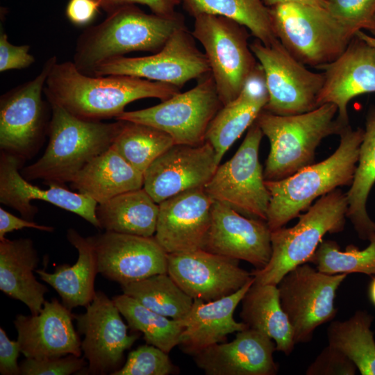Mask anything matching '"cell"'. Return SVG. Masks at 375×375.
<instances>
[{
  "label": "cell",
  "mask_w": 375,
  "mask_h": 375,
  "mask_svg": "<svg viewBox=\"0 0 375 375\" xmlns=\"http://www.w3.org/2000/svg\"><path fill=\"white\" fill-rule=\"evenodd\" d=\"M87 365L84 356L69 354L43 359L26 358L19 367L22 375H70L83 372Z\"/></svg>",
  "instance_id": "cell-41"
},
{
  "label": "cell",
  "mask_w": 375,
  "mask_h": 375,
  "mask_svg": "<svg viewBox=\"0 0 375 375\" xmlns=\"http://www.w3.org/2000/svg\"><path fill=\"white\" fill-rule=\"evenodd\" d=\"M267 7H272L279 4L296 3L307 6L322 7L326 8L327 0H262Z\"/></svg>",
  "instance_id": "cell-49"
},
{
  "label": "cell",
  "mask_w": 375,
  "mask_h": 375,
  "mask_svg": "<svg viewBox=\"0 0 375 375\" xmlns=\"http://www.w3.org/2000/svg\"><path fill=\"white\" fill-rule=\"evenodd\" d=\"M213 201L202 187L185 191L158 203L154 238L167 253L203 249Z\"/></svg>",
  "instance_id": "cell-20"
},
{
  "label": "cell",
  "mask_w": 375,
  "mask_h": 375,
  "mask_svg": "<svg viewBox=\"0 0 375 375\" xmlns=\"http://www.w3.org/2000/svg\"><path fill=\"white\" fill-rule=\"evenodd\" d=\"M174 144L172 138L160 129L124 121L111 146L130 165L144 174L158 157Z\"/></svg>",
  "instance_id": "cell-36"
},
{
  "label": "cell",
  "mask_w": 375,
  "mask_h": 375,
  "mask_svg": "<svg viewBox=\"0 0 375 375\" xmlns=\"http://www.w3.org/2000/svg\"><path fill=\"white\" fill-rule=\"evenodd\" d=\"M337 115L336 106L329 103L292 115H275L263 109L255 122L270 144L263 171L265 180H281L312 165L322 140L340 135L346 127L338 120Z\"/></svg>",
  "instance_id": "cell-5"
},
{
  "label": "cell",
  "mask_w": 375,
  "mask_h": 375,
  "mask_svg": "<svg viewBox=\"0 0 375 375\" xmlns=\"http://www.w3.org/2000/svg\"><path fill=\"white\" fill-rule=\"evenodd\" d=\"M180 2L193 17L209 14L239 22L265 45L278 40L273 29L269 8L262 0H180Z\"/></svg>",
  "instance_id": "cell-32"
},
{
  "label": "cell",
  "mask_w": 375,
  "mask_h": 375,
  "mask_svg": "<svg viewBox=\"0 0 375 375\" xmlns=\"http://www.w3.org/2000/svg\"><path fill=\"white\" fill-rule=\"evenodd\" d=\"M275 351L272 339L247 328L237 332L233 341L215 344L192 356L207 375H275Z\"/></svg>",
  "instance_id": "cell-24"
},
{
  "label": "cell",
  "mask_w": 375,
  "mask_h": 375,
  "mask_svg": "<svg viewBox=\"0 0 375 375\" xmlns=\"http://www.w3.org/2000/svg\"><path fill=\"white\" fill-rule=\"evenodd\" d=\"M347 276L327 274L304 263L279 281L281 305L292 327L296 344L310 342L318 326L335 317L336 292Z\"/></svg>",
  "instance_id": "cell-11"
},
{
  "label": "cell",
  "mask_w": 375,
  "mask_h": 375,
  "mask_svg": "<svg viewBox=\"0 0 375 375\" xmlns=\"http://www.w3.org/2000/svg\"><path fill=\"white\" fill-rule=\"evenodd\" d=\"M368 297L373 304L375 306V276H373L368 288Z\"/></svg>",
  "instance_id": "cell-51"
},
{
  "label": "cell",
  "mask_w": 375,
  "mask_h": 375,
  "mask_svg": "<svg viewBox=\"0 0 375 375\" xmlns=\"http://www.w3.org/2000/svg\"><path fill=\"white\" fill-rule=\"evenodd\" d=\"M239 94L266 106L269 100V92L265 72L259 62L247 77Z\"/></svg>",
  "instance_id": "cell-45"
},
{
  "label": "cell",
  "mask_w": 375,
  "mask_h": 375,
  "mask_svg": "<svg viewBox=\"0 0 375 375\" xmlns=\"http://www.w3.org/2000/svg\"><path fill=\"white\" fill-rule=\"evenodd\" d=\"M347 208L346 193L337 188L300 214L294 226L272 231L270 260L251 272L254 283L278 285L291 269L309 262L325 234L344 230Z\"/></svg>",
  "instance_id": "cell-6"
},
{
  "label": "cell",
  "mask_w": 375,
  "mask_h": 375,
  "mask_svg": "<svg viewBox=\"0 0 375 375\" xmlns=\"http://www.w3.org/2000/svg\"><path fill=\"white\" fill-rule=\"evenodd\" d=\"M49 103L51 115L47 147L41 158L22 170V175L28 181L41 179L48 185L64 186L90 160L110 148L124 121L86 120L58 104Z\"/></svg>",
  "instance_id": "cell-3"
},
{
  "label": "cell",
  "mask_w": 375,
  "mask_h": 375,
  "mask_svg": "<svg viewBox=\"0 0 375 375\" xmlns=\"http://www.w3.org/2000/svg\"><path fill=\"white\" fill-rule=\"evenodd\" d=\"M31 228L43 231L52 232V226L40 225L33 221L19 218L0 208V240L5 238V235L15 230Z\"/></svg>",
  "instance_id": "cell-48"
},
{
  "label": "cell",
  "mask_w": 375,
  "mask_h": 375,
  "mask_svg": "<svg viewBox=\"0 0 375 375\" xmlns=\"http://www.w3.org/2000/svg\"><path fill=\"white\" fill-rule=\"evenodd\" d=\"M128 326L144 335L147 344L153 345L169 353L179 344L185 324L145 307L134 298L123 294L112 299Z\"/></svg>",
  "instance_id": "cell-35"
},
{
  "label": "cell",
  "mask_w": 375,
  "mask_h": 375,
  "mask_svg": "<svg viewBox=\"0 0 375 375\" xmlns=\"http://www.w3.org/2000/svg\"><path fill=\"white\" fill-rule=\"evenodd\" d=\"M186 26L184 17L148 14L136 5L117 8L100 24L85 29L76 40L72 62L92 75L101 62L133 51H159L171 36Z\"/></svg>",
  "instance_id": "cell-2"
},
{
  "label": "cell",
  "mask_w": 375,
  "mask_h": 375,
  "mask_svg": "<svg viewBox=\"0 0 375 375\" xmlns=\"http://www.w3.org/2000/svg\"><path fill=\"white\" fill-rule=\"evenodd\" d=\"M56 56L49 58L34 78L12 89L0 99L1 151L23 162L38 150L49 120L42 99L45 82Z\"/></svg>",
  "instance_id": "cell-13"
},
{
  "label": "cell",
  "mask_w": 375,
  "mask_h": 375,
  "mask_svg": "<svg viewBox=\"0 0 375 375\" xmlns=\"http://www.w3.org/2000/svg\"><path fill=\"white\" fill-rule=\"evenodd\" d=\"M274 31L303 64L317 67L337 58L356 33L325 8L284 3L269 7Z\"/></svg>",
  "instance_id": "cell-7"
},
{
  "label": "cell",
  "mask_w": 375,
  "mask_h": 375,
  "mask_svg": "<svg viewBox=\"0 0 375 375\" xmlns=\"http://www.w3.org/2000/svg\"><path fill=\"white\" fill-rule=\"evenodd\" d=\"M210 72L205 53L198 49L192 33L185 26L177 30L159 51L104 61L94 68L92 75L133 76L180 88Z\"/></svg>",
  "instance_id": "cell-14"
},
{
  "label": "cell",
  "mask_w": 375,
  "mask_h": 375,
  "mask_svg": "<svg viewBox=\"0 0 375 375\" xmlns=\"http://www.w3.org/2000/svg\"><path fill=\"white\" fill-rule=\"evenodd\" d=\"M121 288L124 294L145 307L175 320L183 321L194 302L167 273L155 274Z\"/></svg>",
  "instance_id": "cell-34"
},
{
  "label": "cell",
  "mask_w": 375,
  "mask_h": 375,
  "mask_svg": "<svg viewBox=\"0 0 375 375\" xmlns=\"http://www.w3.org/2000/svg\"><path fill=\"white\" fill-rule=\"evenodd\" d=\"M241 302L242 322L272 339L276 351L288 356L296 344L292 327L281 305L277 285L253 282Z\"/></svg>",
  "instance_id": "cell-29"
},
{
  "label": "cell",
  "mask_w": 375,
  "mask_h": 375,
  "mask_svg": "<svg viewBox=\"0 0 375 375\" xmlns=\"http://www.w3.org/2000/svg\"><path fill=\"white\" fill-rule=\"evenodd\" d=\"M223 104L211 73L197 85L156 106L124 111L115 118L144 124L169 134L176 144L199 145L206 141L208 126Z\"/></svg>",
  "instance_id": "cell-9"
},
{
  "label": "cell",
  "mask_w": 375,
  "mask_h": 375,
  "mask_svg": "<svg viewBox=\"0 0 375 375\" xmlns=\"http://www.w3.org/2000/svg\"><path fill=\"white\" fill-rule=\"evenodd\" d=\"M100 8L97 0H69L65 12L73 24L85 26L93 20Z\"/></svg>",
  "instance_id": "cell-47"
},
{
  "label": "cell",
  "mask_w": 375,
  "mask_h": 375,
  "mask_svg": "<svg viewBox=\"0 0 375 375\" xmlns=\"http://www.w3.org/2000/svg\"><path fill=\"white\" fill-rule=\"evenodd\" d=\"M178 92L179 88L174 85L133 76L85 74L72 61H56L44 88L49 103L90 121L115 119L136 100L156 98L164 101Z\"/></svg>",
  "instance_id": "cell-1"
},
{
  "label": "cell",
  "mask_w": 375,
  "mask_h": 375,
  "mask_svg": "<svg viewBox=\"0 0 375 375\" xmlns=\"http://www.w3.org/2000/svg\"><path fill=\"white\" fill-rule=\"evenodd\" d=\"M158 212L159 204L143 188L118 194L96 208L101 228L143 237L155 235Z\"/></svg>",
  "instance_id": "cell-30"
},
{
  "label": "cell",
  "mask_w": 375,
  "mask_h": 375,
  "mask_svg": "<svg viewBox=\"0 0 375 375\" xmlns=\"http://www.w3.org/2000/svg\"><path fill=\"white\" fill-rule=\"evenodd\" d=\"M67 238L78 252L76 262L73 265H58L53 273L43 269L35 272L40 279L48 283L58 293L62 303L68 309L87 306L96 295L94 279L99 273L94 248L89 237L84 238L76 230H67Z\"/></svg>",
  "instance_id": "cell-27"
},
{
  "label": "cell",
  "mask_w": 375,
  "mask_h": 375,
  "mask_svg": "<svg viewBox=\"0 0 375 375\" xmlns=\"http://www.w3.org/2000/svg\"><path fill=\"white\" fill-rule=\"evenodd\" d=\"M253 282L254 278L234 293L217 300L194 299L190 312L183 321L185 328L178 344L181 350L194 356L224 342L228 335L248 328L242 322H236L233 313Z\"/></svg>",
  "instance_id": "cell-25"
},
{
  "label": "cell",
  "mask_w": 375,
  "mask_h": 375,
  "mask_svg": "<svg viewBox=\"0 0 375 375\" xmlns=\"http://www.w3.org/2000/svg\"><path fill=\"white\" fill-rule=\"evenodd\" d=\"M176 369L167 353L146 344L131 351L125 364L111 375H169Z\"/></svg>",
  "instance_id": "cell-39"
},
{
  "label": "cell",
  "mask_w": 375,
  "mask_h": 375,
  "mask_svg": "<svg viewBox=\"0 0 375 375\" xmlns=\"http://www.w3.org/2000/svg\"><path fill=\"white\" fill-rule=\"evenodd\" d=\"M71 184L73 189L101 203L118 194L143 188L144 174L110 146L85 165Z\"/></svg>",
  "instance_id": "cell-28"
},
{
  "label": "cell",
  "mask_w": 375,
  "mask_h": 375,
  "mask_svg": "<svg viewBox=\"0 0 375 375\" xmlns=\"http://www.w3.org/2000/svg\"><path fill=\"white\" fill-rule=\"evenodd\" d=\"M271 232L267 221L244 217L229 206L214 201L203 249L261 269L271 258Z\"/></svg>",
  "instance_id": "cell-19"
},
{
  "label": "cell",
  "mask_w": 375,
  "mask_h": 375,
  "mask_svg": "<svg viewBox=\"0 0 375 375\" xmlns=\"http://www.w3.org/2000/svg\"><path fill=\"white\" fill-rule=\"evenodd\" d=\"M194 18L192 35L204 49L224 106L238 97L247 77L258 64L248 42L249 30L224 16L202 14Z\"/></svg>",
  "instance_id": "cell-8"
},
{
  "label": "cell",
  "mask_w": 375,
  "mask_h": 375,
  "mask_svg": "<svg viewBox=\"0 0 375 375\" xmlns=\"http://www.w3.org/2000/svg\"><path fill=\"white\" fill-rule=\"evenodd\" d=\"M72 310L56 298L45 301L39 314H19L13 321L21 353L43 359L73 354L81 356V342L75 331Z\"/></svg>",
  "instance_id": "cell-23"
},
{
  "label": "cell",
  "mask_w": 375,
  "mask_h": 375,
  "mask_svg": "<svg viewBox=\"0 0 375 375\" xmlns=\"http://www.w3.org/2000/svg\"><path fill=\"white\" fill-rule=\"evenodd\" d=\"M373 319L367 311L357 310L347 320L332 322L327 329L328 344L344 353L362 375H375Z\"/></svg>",
  "instance_id": "cell-33"
},
{
  "label": "cell",
  "mask_w": 375,
  "mask_h": 375,
  "mask_svg": "<svg viewBox=\"0 0 375 375\" xmlns=\"http://www.w3.org/2000/svg\"><path fill=\"white\" fill-rule=\"evenodd\" d=\"M356 35L366 42L369 45L375 47V35H369L362 30L358 31Z\"/></svg>",
  "instance_id": "cell-50"
},
{
  "label": "cell",
  "mask_w": 375,
  "mask_h": 375,
  "mask_svg": "<svg viewBox=\"0 0 375 375\" xmlns=\"http://www.w3.org/2000/svg\"><path fill=\"white\" fill-rule=\"evenodd\" d=\"M30 46L14 45L9 42L7 34L0 33V72L26 68L35 62V58L28 53Z\"/></svg>",
  "instance_id": "cell-43"
},
{
  "label": "cell",
  "mask_w": 375,
  "mask_h": 375,
  "mask_svg": "<svg viewBox=\"0 0 375 375\" xmlns=\"http://www.w3.org/2000/svg\"><path fill=\"white\" fill-rule=\"evenodd\" d=\"M355 364L341 351L328 345L306 371L307 375H355Z\"/></svg>",
  "instance_id": "cell-42"
},
{
  "label": "cell",
  "mask_w": 375,
  "mask_h": 375,
  "mask_svg": "<svg viewBox=\"0 0 375 375\" xmlns=\"http://www.w3.org/2000/svg\"><path fill=\"white\" fill-rule=\"evenodd\" d=\"M316 69L324 75L317 107L335 105L338 120L344 126L349 125V102L360 94L375 92V47L356 35L337 58Z\"/></svg>",
  "instance_id": "cell-21"
},
{
  "label": "cell",
  "mask_w": 375,
  "mask_h": 375,
  "mask_svg": "<svg viewBox=\"0 0 375 375\" xmlns=\"http://www.w3.org/2000/svg\"><path fill=\"white\" fill-rule=\"evenodd\" d=\"M21 352L18 341L10 340L2 327L0 328V373L2 375H19L17 363Z\"/></svg>",
  "instance_id": "cell-46"
},
{
  "label": "cell",
  "mask_w": 375,
  "mask_h": 375,
  "mask_svg": "<svg viewBox=\"0 0 375 375\" xmlns=\"http://www.w3.org/2000/svg\"><path fill=\"white\" fill-rule=\"evenodd\" d=\"M375 183V107L366 116L365 129L360 146L352 183L346 193L347 218L352 223L360 239L369 240L375 234V223L367 212V201Z\"/></svg>",
  "instance_id": "cell-31"
},
{
  "label": "cell",
  "mask_w": 375,
  "mask_h": 375,
  "mask_svg": "<svg viewBox=\"0 0 375 375\" xmlns=\"http://www.w3.org/2000/svg\"><path fill=\"white\" fill-rule=\"evenodd\" d=\"M326 9L356 33L362 29L375 35V0H327Z\"/></svg>",
  "instance_id": "cell-40"
},
{
  "label": "cell",
  "mask_w": 375,
  "mask_h": 375,
  "mask_svg": "<svg viewBox=\"0 0 375 375\" xmlns=\"http://www.w3.org/2000/svg\"><path fill=\"white\" fill-rule=\"evenodd\" d=\"M265 104L241 95L224 105L210 123L206 135L220 161L229 147L256 121Z\"/></svg>",
  "instance_id": "cell-37"
},
{
  "label": "cell",
  "mask_w": 375,
  "mask_h": 375,
  "mask_svg": "<svg viewBox=\"0 0 375 375\" xmlns=\"http://www.w3.org/2000/svg\"><path fill=\"white\" fill-rule=\"evenodd\" d=\"M219 164L208 141L176 144L158 157L144 173L143 188L157 203L185 191L205 187Z\"/></svg>",
  "instance_id": "cell-18"
},
{
  "label": "cell",
  "mask_w": 375,
  "mask_h": 375,
  "mask_svg": "<svg viewBox=\"0 0 375 375\" xmlns=\"http://www.w3.org/2000/svg\"><path fill=\"white\" fill-rule=\"evenodd\" d=\"M89 238L99 273L120 285L167 273L168 253L154 236L105 231Z\"/></svg>",
  "instance_id": "cell-17"
},
{
  "label": "cell",
  "mask_w": 375,
  "mask_h": 375,
  "mask_svg": "<svg viewBox=\"0 0 375 375\" xmlns=\"http://www.w3.org/2000/svg\"><path fill=\"white\" fill-rule=\"evenodd\" d=\"M262 136L254 122L234 156L218 166L204 188L214 201L247 217L267 221L270 196L258 158Z\"/></svg>",
  "instance_id": "cell-10"
},
{
  "label": "cell",
  "mask_w": 375,
  "mask_h": 375,
  "mask_svg": "<svg viewBox=\"0 0 375 375\" xmlns=\"http://www.w3.org/2000/svg\"><path fill=\"white\" fill-rule=\"evenodd\" d=\"M85 313L74 315L78 333L84 336L81 349L88 361L84 374H112L120 368L124 353L139 335H128V326L112 299L99 291L85 306Z\"/></svg>",
  "instance_id": "cell-15"
},
{
  "label": "cell",
  "mask_w": 375,
  "mask_h": 375,
  "mask_svg": "<svg viewBox=\"0 0 375 375\" xmlns=\"http://www.w3.org/2000/svg\"><path fill=\"white\" fill-rule=\"evenodd\" d=\"M249 45L266 77L269 100L264 110L275 115H292L317 108L324 82L323 72L307 69L278 40L269 45L256 40Z\"/></svg>",
  "instance_id": "cell-12"
},
{
  "label": "cell",
  "mask_w": 375,
  "mask_h": 375,
  "mask_svg": "<svg viewBox=\"0 0 375 375\" xmlns=\"http://www.w3.org/2000/svg\"><path fill=\"white\" fill-rule=\"evenodd\" d=\"M167 274L193 299L204 301L230 295L253 278L239 260L203 249L168 253Z\"/></svg>",
  "instance_id": "cell-16"
},
{
  "label": "cell",
  "mask_w": 375,
  "mask_h": 375,
  "mask_svg": "<svg viewBox=\"0 0 375 375\" xmlns=\"http://www.w3.org/2000/svg\"><path fill=\"white\" fill-rule=\"evenodd\" d=\"M107 13L127 5L140 4L147 6L152 13L159 15L174 14L176 8L181 4L180 0H97Z\"/></svg>",
  "instance_id": "cell-44"
},
{
  "label": "cell",
  "mask_w": 375,
  "mask_h": 375,
  "mask_svg": "<svg viewBox=\"0 0 375 375\" xmlns=\"http://www.w3.org/2000/svg\"><path fill=\"white\" fill-rule=\"evenodd\" d=\"M369 245L359 249L349 244L341 251L335 241L323 240L308 262L327 274L360 273L375 274V234L368 240Z\"/></svg>",
  "instance_id": "cell-38"
},
{
  "label": "cell",
  "mask_w": 375,
  "mask_h": 375,
  "mask_svg": "<svg viewBox=\"0 0 375 375\" xmlns=\"http://www.w3.org/2000/svg\"><path fill=\"white\" fill-rule=\"evenodd\" d=\"M335 151L318 163L278 181H265L269 192L267 223L271 231L283 227L307 210L312 201L338 187L351 185L358 159L364 129L346 126L339 135Z\"/></svg>",
  "instance_id": "cell-4"
},
{
  "label": "cell",
  "mask_w": 375,
  "mask_h": 375,
  "mask_svg": "<svg viewBox=\"0 0 375 375\" xmlns=\"http://www.w3.org/2000/svg\"><path fill=\"white\" fill-rule=\"evenodd\" d=\"M23 161L1 151L0 202L17 210L24 219L33 221L38 208L31 203L40 199L72 212L96 228H101L96 215L97 202L80 192H72L63 186L49 185V189L33 185L19 172Z\"/></svg>",
  "instance_id": "cell-22"
},
{
  "label": "cell",
  "mask_w": 375,
  "mask_h": 375,
  "mask_svg": "<svg viewBox=\"0 0 375 375\" xmlns=\"http://www.w3.org/2000/svg\"><path fill=\"white\" fill-rule=\"evenodd\" d=\"M38 262V252L30 238L0 240V290L23 302L31 315L39 314L48 292L33 274Z\"/></svg>",
  "instance_id": "cell-26"
}]
</instances>
